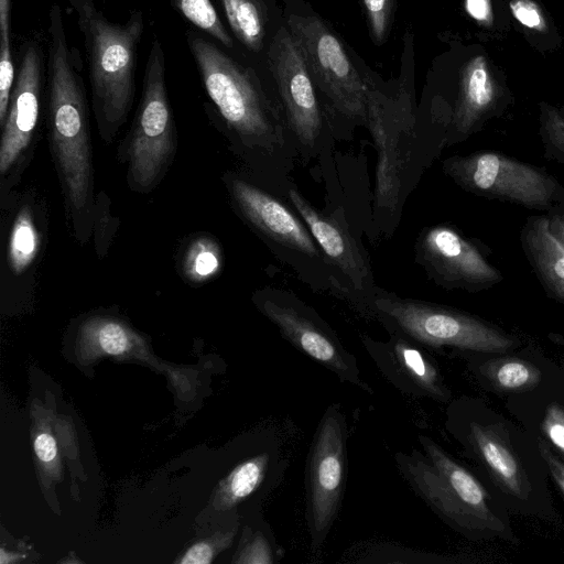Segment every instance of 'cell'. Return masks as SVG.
Masks as SVG:
<instances>
[{
  "label": "cell",
  "instance_id": "6da1fadb",
  "mask_svg": "<svg viewBox=\"0 0 564 564\" xmlns=\"http://www.w3.org/2000/svg\"><path fill=\"white\" fill-rule=\"evenodd\" d=\"M186 40L234 152L254 183L285 198L299 152L269 76L194 30Z\"/></svg>",
  "mask_w": 564,
  "mask_h": 564
},
{
  "label": "cell",
  "instance_id": "7a4b0ae2",
  "mask_svg": "<svg viewBox=\"0 0 564 564\" xmlns=\"http://www.w3.org/2000/svg\"><path fill=\"white\" fill-rule=\"evenodd\" d=\"M47 46V129L70 234L85 245L93 237L95 183L90 115L80 56L69 47L63 11L50 9Z\"/></svg>",
  "mask_w": 564,
  "mask_h": 564
},
{
  "label": "cell",
  "instance_id": "3957f363",
  "mask_svg": "<svg viewBox=\"0 0 564 564\" xmlns=\"http://www.w3.org/2000/svg\"><path fill=\"white\" fill-rule=\"evenodd\" d=\"M445 430L459 444L508 511L547 518L549 469L536 437L473 397L448 402Z\"/></svg>",
  "mask_w": 564,
  "mask_h": 564
},
{
  "label": "cell",
  "instance_id": "277c9868",
  "mask_svg": "<svg viewBox=\"0 0 564 564\" xmlns=\"http://www.w3.org/2000/svg\"><path fill=\"white\" fill-rule=\"evenodd\" d=\"M402 43L398 77L389 80L354 52L366 84V127L378 151L375 216L387 220L384 229L389 235L397 227L403 203L411 192L410 172L422 132L414 102L415 59L411 28H406Z\"/></svg>",
  "mask_w": 564,
  "mask_h": 564
},
{
  "label": "cell",
  "instance_id": "5b68a950",
  "mask_svg": "<svg viewBox=\"0 0 564 564\" xmlns=\"http://www.w3.org/2000/svg\"><path fill=\"white\" fill-rule=\"evenodd\" d=\"M422 449L397 452L394 463L413 492L452 530L471 541H516L507 508L480 479L427 435Z\"/></svg>",
  "mask_w": 564,
  "mask_h": 564
},
{
  "label": "cell",
  "instance_id": "8992f818",
  "mask_svg": "<svg viewBox=\"0 0 564 564\" xmlns=\"http://www.w3.org/2000/svg\"><path fill=\"white\" fill-rule=\"evenodd\" d=\"M83 33L91 109L100 139L111 144L126 123L135 96L138 47L144 31L141 10L124 23L109 21L94 0H68Z\"/></svg>",
  "mask_w": 564,
  "mask_h": 564
},
{
  "label": "cell",
  "instance_id": "52a82bcc",
  "mask_svg": "<svg viewBox=\"0 0 564 564\" xmlns=\"http://www.w3.org/2000/svg\"><path fill=\"white\" fill-rule=\"evenodd\" d=\"M281 3L330 126H366V84L355 51L306 0Z\"/></svg>",
  "mask_w": 564,
  "mask_h": 564
},
{
  "label": "cell",
  "instance_id": "ba28073f",
  "mask_svg": "<svg viewBox=\"0 0 564 564\" xmlns=\"http://www.w3.org/2000/svg\"><path fill=\"white\" fill-rule=\"evenodd\" d=\"M177 150V130L166 86L165 56L155 36L149 51L141 98L133 122L118 149L132 192L154 191L170 171Z\"/></svg>",
  "mask_w": 564,
  "mask_h": 564
},
{
  "label": "cell",
  "instance_id": "9c48e42d",
  "mask_svg": "<svg viewBox=\"0 0 564 564\" xmlns=\"http://www.w3.org/2000/svg\"><path fill=\"white\" fill-rule=\"evenodd\" d=\"M236 214L311 285L332 290L322 249L308 227L278 197L253 181L234 173L224 175Z\"/></svg>",
  "mask_w": 564,
  "mask_h": 564
},
{
  "label": "cell",
  "instance_id": "30bf717a",
  "mask_svg": "<svg viewBox=\"0 0 564 564\" xmlns=\"http://www.w3.org/2000/svg\"><path fill=\"white\" fill-rule=\"evenodd\" d=\"M388 333L401 334L425 349L449 347L467 352H500L514 346L503 332L460 311L402 297L381 288L372 304Z\"/></svg>",
  "mask_w": 564,
  "mask_h": 564
},
{
  "label": "cell",
  "instance_id": "8fae6325",
  "mask_svg": "<svg viewBox=\"0 0 564 564\" xmlns=\"http://www.w3.org/2000/svg\"><path fill=\"white\" fill-rule=\"evenodd\" d=\"M348 424L329 404L312 438L305 467V521L313 552L319 551L339 513L347 479Z\"/></svg>",
  "mask_w": 564,
  "mask_h": 564
},
{
  "label": "cell",
  "instance_id": "7c38bea8",
  "mask_svg": "<svg viewBox=\"0 0 564 564\" xmlns=\"http://www.w3.org/2000/svg\"><path fill=\"white\" fill-rule=\"evenodd\" d=\"M252 302L300 352L332 371L341 382L373 394L361 378L356 357L322 316L291 291L265 286L254 291Z\"/></svg>",
  "mask_w": 564,
  "mask_h": 564
},
{
  "label": "cell",
  "instance_id": "4fadbf2b",
  "mask_svg": "<svg viewBox=\"0 0 564 564\" xmlns=\"http://www.w3.org/2000/svg\"><path fill=\"white\" fill-rule=\"evenodd\" d=\"M264 68L283 108L299 156L303 161L315 158L332 126L286 23L267 52Z\"/></svg>",
  "mask_w": 564,
  "mask_h": 564
},
{
  "label": "cell",
  "instance_id": "5bb4252c",
  "mask_svg": "<svg viewBox=\"0 0 564 564\" xmlns=\"http://www.w3.org/2000/svg\"><path fill=\"white\" fill-rule=\"evenodd\" d=\"M285 200L308 227L323 251L333 294L347 301L364 316L372 317V304L379 291L366 250L336 213H326L304 198L294 184Z\"/></svg>",
  "mask_w": 564,
  "mask_h": 564
},
{
  "label": "cell",
  "instance_id": "9a60e30c",
  "mask_svg": "<svg viewBox=\"0 0 564 564\" xmlns=\"http://www.w3.org/2000/svg\"><path fill=\"white\" fill-rule=\"evenodd\" d=\"M43 55L37 41L23 43L4 123L0 127L1 204H12V191L33 155L40 121Z\"/></svg>",
  "mask_w": 564,
  "mask_h": 564
},
{
  "label": "cell",
  "instance_id": "2e32d148",
  "mask_svg": "<svg viewBox=\"0 0 564 564\" xmlns=\"http://www.w3.org/2000/svg\"><path fill=\"white\" fill-rule=\"evenodd\" d=\"M443 171L468 192L531 208H545L555 193V183L547 174L496 152L448 158L443 161Z\"/></svg>",
  "mask_w": 564,
  "mask_h": 564
},
{
  "label": "cell",
  "instance_id": "e0dca14e",
  "mask_svg": "<svg viewBox=\"0 0 564 564\" xmlns=\"http://www.w3.org/2000/svg\"><path fill=\"white\" fill-rule=\"evenodd\" d=\"M415 262L429 279L445 289L476 291L501 280L479 250L446 225L425 227L414 246Z\"/></svg>",
  "mask_w": 564,
  "mask_h": 564
},
{
  "label": "cell",
  "instance_id": "ac0fdd59",
  "mask_svg": "<svg viewBox=\"0 0 564 564\" xmlns=\"http://www.w3.org/2000/svg\"><path fill=\"white\" fill-rule=\"evenodd\" d=\"M388 334L383 341L360 335L364 348L382 376L406 395L448 403L452 392L434 358L408 337Z\"/></svg>",
  "mask_w": 564,
  "mask_h": 564
},
{
  "label": "cell",
  "instance_id": "d6986e66",
  "mask_svg": "<svg viewBox=\"0 0 564 564\" xmlns=\"http://www.w3.org/2000/svg\"><path fill=\"white\" fill-rule=\"evenodd\" d=\"M229 30L253 65L265 72L267 52L284 25L281 0H217Z\"/></svg>",
  "mask_w": 564,
  "mask_h": 564
},
{
  "label": "cell",
  "instance_id": "ffe728a7",
  "mask_svg": "<svg viewBox=\"0 0 564 564\" xmlns=\"http://www.w3.org/2000/svg\"><path fill=\"white\" fill-rule=\"evenodd\" d=\"M498 98L495 78L484 55L466 61L459 70L458 93L449 120L447 143L471 133Z\"/></svg>",
  "mask_w": 564,
  "mask_h": 564
},
{
  "label": "cell",
  "instance_id": "44dd1931",
  "mask_svg": "<svg viewBox=\"0 0 564 564\" xmlns=\"http://www.w3.org/2000/svg\"><path fill=\"white\" fill-rule=\"evenodd\" d=\"M44 208L34 197L20 198L11 218L6 246L4 268L9 286L35 274L44 251Z\"/></svg>",
  "mask_w": 564,
  "mask_h": 564
},
{
  "label": "cell",
  "instance_id": "7402d4cb",
  "mask_svg": "<svg viewBox=\"0 0 564 564\" xmlns=\"http://www.w3.org/2000/svg\"><path fill=\"white\" fill-rule=\"evenodd\" d=\"M550 219L539 218L525 231V245L545 284L564 299V245L551 232Z\"/></svg>",
  "mask_w": 564,
  "mask_h": 564
},
{
  "label": "cell",
  "instance_id": "603a6c76",
  "mask_svg": "<svg viewBox=\"0 0 564 564\" xmlns=\"http://www.w3.org/2000/svg\"><path fill=\"white\" fill-rule=\"evenodd\" d=\"M79 341L89 352L120 356L130 351L142 340L123 322L110 316H93L79 330Z\"/></svg>",
  "mask_w": 564,
  "mask_h": 564
},
{
  "label": "cell",
  "instance_id": "cb8c5ba5",
  "mask_svg": "<svg viewBox=\"0 0 564 564\" xmlns=\"http://www.w3.org/2000/svg\"><path fill=\"white\" fill-rule=\"evenodd\" d=\"M223 262L219 242L210 235H197L186 245L180 269L185 280L193 284H202L218 275Z\"/></svg>",
  "mask_w": 564,
  "mask_h": 564
},
{
  "label": "cell",
  "instance_id": "d4e9b609",
  "mask_svg": "<svg viewBox=\"0 0 564 564\" xmlns=\"http://www.w3.org/2000/svg\"><path fill=\"white\" fill-rule=\"evenodd\" d=\"M284 556L283 549L261 516L260 510L253 512V522L245 530L243 541L235 562L243 564H276Z\"/></svg>",
  "mask_w": 564,
  "mask_h": 564
},
{
  "label": "cell",
  "instance_id": "484cf974",
  "mask_svg": "<svg viewBox=\"0 0 564 564\" xmlns=\"http://www.w3.org/2000/svg\"><path fill=\"white\" fill-rule=\"evenodd\" d=\"M471 368L501 390L520 391L533 388L541 380L540 371L534 366L517 358L488 360Z\"/></svg>",
  "mask_w": 564,
  "mask_h": 564
},
{
  "label": "cell",
  "instance_id": "4316f807",
  "mask_svg": "<svg viewBox=\"0 0 564 564\" xmlns=\"http://www.w3.org/2000/svg\"><path fill=\"white\" fill-rule=\"evenodd\" d=\"M171 3L184 19L212 36L224 48L236 51V40L212 0H171Z\"/></svg>",
  "mask_w": 564,
  "mask_h": 564
},
{
  "label": "cell",
  "instance_id": "83f0119b",
  "mask_svg": "<svg viewBox=\"0 0 564 564\" xmlns=\"http://www.w3.org/2000/svg\"><path fill=\"white\" fill-rule=\"evenodd\" d=\"M398 0H360L371 42L386 44L394 23Z\"/></svg>",
  "mask_w": 564,
  "mask_h": 564
},
{
  "label": "cell",
  "instance_id": "f1b7e54d",
  "mask_svg": "<svg viewBox=\"0 0 564 564\" xmlns=\"http://www.w3.org/2000/svg\"><path fill=\"white\" fill-rule=\"evenodd\" d=\"M118 228L119 219L110 212V199L104 191H100L96 195L93 221L94 247L99 259L107 254Z\"/></svg>",
  "mask_w": 564,
  "mask_h": 564
},
{
  "label": "cell",
  "instance_id": "f546056e",
  "mask_svg": "<svg viewBox=\"0 0 564 564\" xmlns=\"http://www.w3.org/2000/svg\"><path fill=\"white\" fill-rule=\"evenodd\" d=\"M539 416V436L564 456V405L551 400Z\"/></svg>",
  "mask_w": 564,
  "mask_h": 564
},
{
  "label": "cell",
  "instance_id": "4dcf8cb0",
  "mask_svg": "<svg viewBox=\"0 0 564 564\" xmlns=\"http://www.w3.org/2000/svg\"><path fill=\"white\" fill-rule=\"evenodd\" d=\"M361 562L368 563H438L446 562L435 554L423 553L397 545H376L369 550Z\"/></svg>",
  "mask_w": 564,
  "mask_h": 564
},
{
  "label": "cell",
  "instance_id": "1f68e13d",
  "mask_svg": "<svg viewBox=\"0 0 564 564\" xmlns=\"http://www.w3.org/2000/svg\"><path fill=\"white\" fill-rule=\"evenodd\" d=\"M510 9L516 20L523 26L535 32L546 31L545 17L533 0H511Z\"/></svg>",
  "mask_w": 564,
  "mask_h": 564
},
{
  "label": "cell",
  "instance_id": "d6a6232c",
  "mask_svg": "<svg viewBox=\"0 0 564 564\" xmlns=\"http://www.w3.org/2000/svg\"><path fill=\"white\" fill-rule=\"evenodd\" d=\"M541 122L547 140L564 154V117L552 106L541 104Z\"/></svg>",
  "mask_w": 564,
  "mask_h": 564
},
{
  "label": "cell",
  "instance_id": "836d02e7",
  "mask_svg": "<svg viewBox=\"0 0 564 564\" xmlns=\"http://www.w3.org/2000/svg\"><path fill=\"white\" fill-rule=\"evenodd\" d=\"M536 441L549 473L564 496V462L552 451L545 440L536 435Z\"/></svg>",
  "mask_w": 564,
  "mask_h": 564
},
{
  "label": "cell",
  "instance_id": "e575fe53",
  "mask_svg": "<svg viewBox=\"0 0 564 564\" xmlns=\"http://www.w3.org/2000/svg\"><path fill=\"white\" fill-rule=\"evenodd\" d=\"M231 541H220L215 544L199 542L194 544L182 557L181 563L206 564L210 563L215 553V545L227 546Z\"/></svg>",
  "mask_w": 564,
  "mask_h": 564
},
{
  "label": "cell",
  "instance_id": "d590c367",
  "mask_svg": "<svg viewBox=\"0 0 564 564\" xmlns=\"http://www.w3.org/2000/svg\"><path fill=\"white\" fill-rule=\"evenodd\" d=\"M465 10L480 26L492 25L494 12L490 0H465Z\"/></svg>",
  "mask_w": 564,
  "mask_h": 564
},
{
  "label": "cell",
  "instance_id": "8d00e7d4",
  "mask_svg": "<svg viewBox=\"0 0 564 564\" xmlns=\"http://www.w3.org/2000/svg\"><path fill=\"white\" fill-rule=\"evenodd\" d=\"M34 451L43 464H51L57 457V446L54 437L47 432L39 433L34 438Z\"/></svg>",
  "mask_w": 564,
  "mask_h": 564
},
{
  "label": "cell",
  "instance_id": "74e56055",
  "mask_svg": "<svg viewBox=\"0 0 564 564\" xmlns=\"http://www.w3.org/2000/svg\"><path fill=\"white\" fill-rule=\"evenodd\" d=\"M549 227L553 236L564 245V217L550 219Z\"/></svg>",
  "mask_w": 564,
  "mask_h": 564
}]
</instances>
